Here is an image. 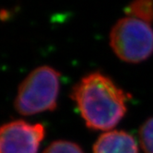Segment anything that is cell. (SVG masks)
I'll return each mask as SVG.
<instances>
[{
  "label": "cell",
  "instance_id": "cell-1",
  "mask_svg": "<svg viewBox=\"0 0 153 153\" xmlns=\"http://www.w3.org/2000/svg\"><path fill=\"white\" fill-rule=\"evenodd\" d=\"M71 97L89 128L106 131L125 116L130 95L109 76L93 72L86 75L72 89Z\"/></svg>",
  "mask_w": 153,
  "mask_h": 153
},
{
  "label": "cell",
  "instance_id": "cell-2",
  "mask_svg": "<svg viewBox=\"0 0 153 153\" xmlns=\"http://www.w3.org/2000/svg\"><path fill=\"white\" fill-rule=\"evenodd\" d=\"M60 73L48 65L32 70L19 86L14 106L22 115L53 111L57 105Z\"/></svg>",
  "mask_w": 153,
  "mask_h": 153
},
{
  "label": "cell",
  "instance_id": "cell-3",
  "mask_svg": "<svg viewBox=\"0 0 153 153\" xmlns=\"http://www.w3.org/2000/svg\"><path fill=\"white\" fill-rule=\"evenodd\" d=\"M110 45L124 62L137 64L147 60L153 53L151 24L129 16L118 19L110 32Z\"/></svg>",
  "mask_w": 153,
  "mask_h": 153
},
{
  "label": "cell",
  "instance_id": "cell-4",
  "mask_svg": "<svg viewBox=\"0 0 153 153\" xmlns=\"http://www.w3.org/2000/svg\"><path fill=\"white\" fill-rule=\"evenodd\" d=\"M45 136L42 124L23 120L7 123L0 131V153H37Z\"/></svg>",
  "mask_w": 153,
  "mask_h": 153
},
{
  "label": "cell",
  "instance_id": "cell-5",
  "mask_svg": "<svg viewBox=\"0 0 153 153\" xmlns=\"http://www.w3.org/2000/svg\"><path fill=\"white\" fill-rule=\"evenodd\" d=\"M93 153H138V149L130 134L125 131H109L99 137Z\"/></svg>",
  "mask_w": 153,
  "mask_h": 153
},
{
  "label": "cell",
  "instance_id": "cell-6",
  "mask_svg": "<svg viewBox=\"0 0 153 153\" xmlns=\"http://www.w3.org/2000/svg\"><path fill=\"white\" fill-rule=\"evenodd\" d=\"M125 11L126 16L151 24L153 22V0H132Z\"/></svg>",
  "mask_w": 153,
  "mask_h": 153
},
{
  "label": "cell",
  "instance_id": "cell-7",
  "mask_svg": "<svg viewBox=\"0 0 153 153\" xmlns=\"http://www.w3.org/2000/svg\"><path fill=\"white\" fill-rule=\"evenodd\" d=\"M140 145L145 153H153V117L148 119L139 129Z\"/></svg>",
  "mask_w": 153,
  "mask_h": 153
},
{
  "label": "cell",
  "instance_id": "cell-8",
  "mask_svg": "<svg viewBox=\"0 0 153 153\" xmlns=\"http://www.w3.org/2000/svg\"><path fill=\"white\" fill-rule=\"evenodd\" d=\"M42 153H84L80 147L70 141L57 140L51 143Z\"/></svg>",
  "mask_w": 153,
  "mask_h": 153
}]
</instances>
